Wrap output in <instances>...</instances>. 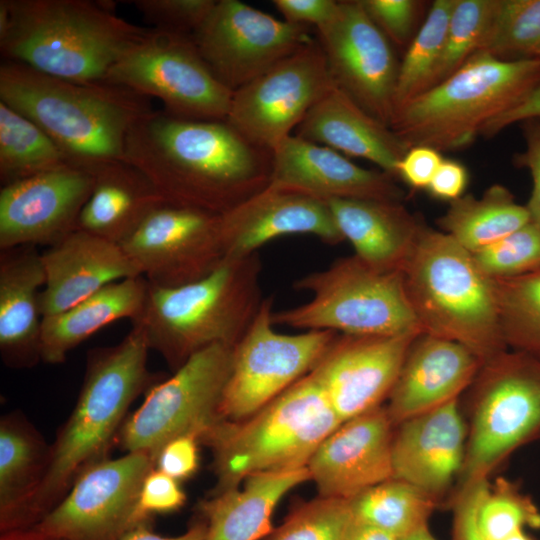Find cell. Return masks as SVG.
I'll return each mask as SVG.
<instances>
[{"mask_svg": "<svg viewBox=\"0 0 540 540\" xmlns=\"http://www.w3.org/2000/svg\"><path fill=\"white\" fill-rule=\"evenodd\" d=\"M123 161L167 203L223 215L271 182L272 151L226 121L187 120L152 110L126 137Z\"/></svg>", "mask_w": 540, "mask_h": 540, "instance_id": "obj_1", "label": "cell"}, {"mask_svg": "<svg viewBox=\"0 0 540 540\" xmlns=\"http://www.w3.org/2000/svg\"><path fill=\"white\" fill-rule=\"evenodd\" d=\"M149 350L143 330L132 324L118 344L90 351L76 405L50 447L44 476L17 531L38 522L84 470L106 458L129 406L153 386L147 368Z\"/></svg>", "mask_w": 540, "mask_h": 540, "instance_id": "obj_2", "label": "cell"}, {"mask_svg": "<svg viewBox=\"0 0 540 540\" xmlns=\"http://www.w3.org/2000/svg\"><path fill=\"white\" fill-rule=\"evenodd\" d=\"M149 99L119 85L69 81L15 61L0 65V101L44 130L71 166L90 172L123 160L128 132L153 110Z\"/></svg>", "mask_w": 540, "mask_h": 540, "instance_id": "obj_3", "label": "cell"}, {"mask_svg": "<svg viewBox=\"0 0 540 540\" xmlns=\"http://www.w3.org/2000/svg\"><path fill=\"white\" fill-rule=\"evenodd\" d=\"M115 9L112 1L1 0V54L57 78L103 82L147 31Z\"/></svg>", "mask_w": 540, "mask_h": 540, "instance_id": "obj_4", "label": "cell"}, {"mask_svg": "<svg viewBox=\"0 0 540 540\" xmlns=\"http://www.w3.org/2000/svg\"><path fill=\"white\" fill-rule=\"evenodd\" d=\"M257 252L226 257L207 276L178 287L148 283L139 326L150 350L157 351L173 371L193 354L212 345L234 347L256 317L264 298Z\"/></svg>", "mask_w": 540, "mask_h": 540, "instance_id": "obj_5", "label": "cell"}, {"mask_svg": "<svg viewBox=\"0 0 540 540\" xmlns=\"http://www.w3.org/2000/svg\"><path fill=\"white\" fill-rule=\"evenodd\" d=\"M402 270L422 333L465 346L481 364L508 350L493 278L449 235L424 223Z\"/></svg>", "mask_w": 540, "mask_h": 540, "instance_id": "obj_6", "label": "cell"}, {"mask_svg": "<svg viewBox=\"0 0 540 540\" xmlns=\"http://www.w3.org/2000/svg\"><path fill=\"white\" fill-rule=\"evenodd\" d=\"M341 424L310 373L250 417L220 418L200 439L213 455L217 482L211 495L237 488L255 473L306 467Z\"/></svg>", "mask_w": 540, "mask_h": 540, "instance_id": "obj_7", "label": "cell"}, {"mask_svg": "<svg viewBox=\"0 0 540 540\" xmlns=\"http://www.w3.org/2000/svg\"><path fill=\"white\" fill-rule=\"evenodd\" d=\"M540 85V57L502 61L474 54L450 77L398 109L389 127L409 147L456 151Z\"/></svg>", "mask_w": 540, "mask_h": 540, "instance_id": "obj_8", "label": "cell"}, {"mask_svg": "<svg viewBox=\"0 0 540 540\" xmlns=\"http://www.w3.org/2000/svg\"><path fill=\"white\" fill-rule=\"evenodd\" d=\"M293 288L309 292L310 300L273 311L274 325L361 336L422 333L403 270L377 269L354 254L297 279Z\"/></svg>", "mask_w": 540, "mask_h": 540, "instance_id": "obj_9", "label": "cell"}, {"mask_svg": "<svg viewBox=\"0 0 540 540\" xmlns=\"http://www.w3.org/2000/svg\"><path fill=\"white\" fill-rule=\"evenodd\" d=\"M469 391L468 437L457 489L488 480L515 450L540 437V360L506 350L481 364Z\"/></svg>", "mask_w": 540, "mask_h": 540, "instance_id": "obj_10", "label": "cell"}, {"mask_svg": "<svg viewBox=\"0 0 540 540\" xmlns=\"http://www.w3.org/2000/svg\"><path fill=\"white\" fill-rule=\"evenodd\" d=\"M103 82L155 97L164 112L187 120L225 121L233 95L191 36L153 28L115 62Z\"/></svg>", "mask_w": 540, "mask_h": 540, "instance_id": "obj_11", "label": "cell"}, {"mask_svg": "<svg viewBox=\"0 0 540 540\" xmlns=\"http://www.w3.org/2000/svg\"><path fill=\"white\" fill-rule=\"evenodd\" d=\"M232 346L216 344L193 354L173 375L153 384L144 401L125 418L116 442L127 452L143 451L156 459L169 440L195 434L199 441L220 418Z\"/></svg>", "mask_w": 540, "mask_h": 540, "instance_id": "obj_12", "label": "cell"}, {"mask_svg": "<svg viewBox=\"0 0 540 540\" xmlns=\"http://www.w3.org/2000/svg\"><path fill=\"white\" fill-rule=\"evenodd\" d=\"M272 298L263 303L250 327L233 348L232 366L219 414L244 420L311 372L337 332L308 330L282 334L272 322Z\"/></svg>", "mask_w": 540, "mask_h": 540, "instance_id": "obj_13", "label": "cell"}, {"mask_svg": "<svg viewBox=\"0 0 540 540\" xmlns=\"http://www.w3.org/2000/svg\"><path fill=\"white\" fill-rule=\"evenodd\" d=\"M155 468L143 451L105 458L84 470L38 522L20 531L51 540H120L134 526L142 483Z\"/></svg>", "mask_w": 540, "mask_h": 540, "instance_id": "obj_14", "label": "cell"}, {"mask_svg": "<svg viewBox=\"0 0 540 540\" xmlns=\"http://www.w3.org/2000/svg\"><path fill=\"white\" fill-rule=\"evenodd\" d=\"M333 84L322 48L313 40L234 91L225 121L272 151Z\"/></svg>", "mask_w": 540, "mask_h": 540, "instance_id": "obj_15", "label": "cell"}, {"mask_svg": "<svg viewBox=\"0 0 540 540\" xmlns=\"http://www.w3.org/2000/svg\"><path fill=\"white\" fill-rule=\"evenodd\" d=\"M191 37L215 77L233 92L314 40L308 27L238 0L216 1Z\"/></svg>", "mask_w": 540, "mask_h": 540, "instance_id": "obj_16", "label": "cell"}, {"mask_svg": "<svg viewBox=\"0 0 540 540\" xmlns=\"http://www.w3.org/2000/svg\"><path fill=\"white\" fill-rule=\"evenodd\" d=\"M120 245L149 284L165 288L195 282L226 258L221 215L167 202Z\"/></svg>", "mask_w": 540, "mask_h": 540, "instance_id": "obj_17", "label": "cell"}, {"mask_svg": "<svg viewBox=\"0 0 540 540\" xmlns=\"http://www.w3.org/2000/svg\"><path fill=\"white\" fill-rule=\"evenodd\" d=\"M317 35L333 83L389 126L400 61L361 0L339 1L336 15Z\"/></svg>", "mask_w": 540, "mask_h": 540, "instance_id": "obj_18", "label": "cell"}, {"mask_svg": "<svg viewBox=\"0 0 540 540\" xmlns=\"http://www.w3.org/2000/svg\"><path fill=\"white\" fill-rule=\"evenodd\" d=\"M93 173L65 166L1 187L0 250L52 246L78 229Z\"/></svg>", "mask_w": 540, "mask_h": 540, "instance_id": "obj_19", "label": "cell"}, {"mask_svg": "<svg viewBox=\"0 0 540 540\" xmlns=\"http://www.w3.org/2000/svg\"><path fill=\"white\" fill-rule=\"evenodd\" d=\"M419 334H337L310 374L342 423L383 405Z\"/></svg>", "mask_w": 540, "mask_h": 540, "instance_id": "obj_20", "label": "cell"}, {"mask_svg": "<svg viewBox=\"0 0 540 540\" xmlns=\"http://www.w3.org/2000/svg\"><path fill=\"white\" fill-rule=\"evenodd\" d=\"M394 429L384 405L343 422L306 466L319 496L350 500L392 478Z\"/></svg>", "mask_w": 540, "mask_h": 540, "instance_id": "obj_21", "label": "cell"}, {"mask_svg": "<svg viewBox=\"0 0 540 540\" xmlns=\"http://www.w3.org/2000/svg\"><path fill=\"white\" fill-rule=\"evenodd\" d=\"M226 257H244L281 236L308 234L336 245L344 240L328 202L297 188L270 183L221 215Z\"/></svg>", "mask_w": 540, "mask_h": 540, "instance_id": "obj_22", "label": "cell"}, {"mask_svg": "<svg viewBox=\"0 0 540 540\" xmlns=\"http://www.w3.org/2000/svg\"><path fill=\"white\" fill-rule=\"evenodd\" d=\"M458 399L401 422L393 434V478L439 503L458 479L465 459L468 426Z\"/></svg>", "mask_w": 540, "mask_h": 540, "instance_id": "obj_23", "label": "cell"}, {"mask_svg": "<svg viewBox=\"0 0 540 540\" xmlns=\"http://www.w3.org/2000/svg\"><path fill=\"white\" fill-rule=\"evenodd\" d=\"M324 200L402 202L404 191L389 174L360 167L329 147L290 135L272 150L271 182Z\"/></svg>", "mask_w": 540, "mask_h": 540, "instance_id": "obj_24", "label": "cell"}, {"mask_svg": "<svg viewBox=\"0 0 540 540\" xmlns=\"http://www.w3.org/2000/svg\"><path fill=\"white\" fill-rule=\"evenodd\" d=\"M43 317L61 313L107 285L142 276L120 244L76 229L41 253Z\"/></svg>", "mask_w": 540, "mask_h": 540, "instance_id": "obj_25", "label": "cell"}, {"mask_svg": "<svg viewBox=\"0 0 540 540\" xmlns=\"http://www.w3.org/2000/svg\"><path fill=\"white\" fill-rule=\"evenodd\" d=\"M480 366V360L465 346L419 334L410 345L385 405L394 427L458 399Z\"/></svg>", "mask_w": 540, "mask_h": 540, "instance_id": "obj_26", "label": "cell"}, {"mask_svg": "<svg viewBox=\"0 0 540 540\" xmlns=\"http://www.w3.org/2000/svg\"><path fill=\"white\" fill-rule=\"evenodd\" d=\"M294 135L368 160L396 180L399 164L409 149L389 126L368 114L335 84L313 105Z\"/></svg>", "mask_w": 540, "mask_h": 540, "instance_id": "obj_27", "label": "cell"}, {"mask_svg": "<svg viewBox=\"0 0 540 540\" xmlns=\"http://www.w3.org/2000/svg\"><path fill=\"white\" fill-rule=\"evenodd\" d=\"M45 280L36 246L0 250V353L11 368H29L41 360Z\"/></svg>", "mask_w": 540, "mask_h": 540, "instance_id": "obj_28", "label": "cell"}, {"mask_svg": "<svg viewBox=\"0 0 540 540\" xmlns=\"http://www.w3.org/2000/svg\"><path fill=\"white\" fill-rule=\"evenodd\" d=\"M336 225L355 255L381 270H402L424 222L402 202L371 199L326 200Z\"/></svg>", "mask_w": 540, "mask_h": 540, "instance_id": "obj_29", "label": "cell"}, {"mask_svg": "<svg viewBox=\"0 0 540 540\" xmlns=\"http://www.w3.org/2000/svg\"><path fill=\"white\" fill-rule=\"evenodd\" d=\"M307 480V467L259 472L246 477L242 488L210 495L198 505L207 524L205 540H263L274 529L272 515L281 498Z\"/></svg>", "mask_w": 540, "mask_h": 540, "instance_id": "obj_30", "label": "cell"}, {"mask_svg": "<svg viewBox=\"0 0 540 540\" xmlns=\"http://www.w3.org/2000/svg\"><path fill=\"white\" fill-rule=\"evenodd\" d=\"M94 183L78 219V229L121 244L148 215L166 203L153 183L136 167L108 162L91 171Z\"/></svg>", "mask_w": 540, "mask_h": 540, "instance_id": "obj_31", "label": "cell"}, {"mask_svg": "<svg viewBox=\"0 0 540 540\" xmlns=\"http://www.w3.org/2000/svg\"><path fill=\"white\" fill-rule=\"evenodd\" d=\"M148 282L143 276L111 283L71 308L43 317L41 360L59 364L88 337L108 324L141 312Z\"/></svg>", "mask_w": 540, "mask_h": 540, "instance_id": "obj_32", "label": "cell"}, {"mask_svg": "<svg viewBox=\"0 0 540 540\" xmlns=\"http://www.w3.org/2000/svg\"><path fill=\"white\" fill-rule=\"evenodd\" d=\"M50 454L44 439L20 414L0 422L1 534L17 530L22 515L39 486Z\"/></svg>", "mask_w": 540, "mask_h": 540, "instance_id": "obj_33", "label": "cell"}, {"mask_svg": "<svg viewBox=\"0 0 540 540\" xmlns=\"http://www.w3.org/2000/svg\"><path fill=\"white\" fill-rule=\"evenodd\" d=\"M531 221L525 205L501 184L488 187L481 197L464 194L449 203L437 219L440 231L470 253L480 252Z\"/></svg>", "mask_w": 540, "mask_h": 540, "instance_id": "obj_34", "label": "cell"}, {"mask_svg": "<svg viewBox=\"0 0 540 540\" xmlns=\"http://www.w3.org/2000/svg\"><path fill=\"white\" fill-rule=\"evenodd\" d=\"M65 166L67 157L32 120L0 101L2 186Z\"/></svg>", "mask_w": 540, "mask_h": 540, "instance_id": "obj_35", "label": "cell"}, {"mask_svg": "<svg viewBox=\"0 0 540 540\" xmlns=\"http://www.w3.org/2000/svg\"><path fill=\"white\" fill-rule=\"evenodd\" d=\"M355 521L401 538L428 525L439 502L419 488L390 478L349 500Z\"/></svg>", "mask_w": 540, "mask_h": 540, "instance_id": "obj_36", "label": "cell"}, {"mask_svg": "<svg viewBox=\"0 0 540 540\" xmlns=\"http://www.w3.org/2000/svg\"><path fill=\"white\" fill-rule=\"evenodd\" d=\"M454 3L455 0H435L430 5L400 61L393 114L433 86Z\"/></svg>", "mask_w": 540, "mask_h": 540, "instance_id": "obj_37", "label": "cell"}, {"mask_svg": "<svg viewBox=\"0 0 540 540\" xmlns=\"http://www.w3.org/2000/svg\"><path fill=\"white\" fill-rule=\"evenodd\" d=\"M493 280L507 348L540 360V268Z\"/></svg>", "mask_w": 540, "mask_h": 540, "instance_id": "obj_38", "label": "cell"}, {"mask_svg": "<svg viewBox=\"0 0 540 540\" xmlns=\"http://www.w3.org/2000/svg\"><path fill=\"white\" fill-rule=\"evenodd\" d=\"M540 48V0H497L479 51L502 61L536 57Z\"/></svg>", "mask_w": 540, "mask_h": 540, "instance_id": "obj_39", "label": "cell"}, {"mask_svg": "<svg viewBox=\"0 0 540 540\" xmlns=\"http://www.w3.org/2000/svg\"><path fill=\"white\" fill-rule=\"evenodd\" d=\"M496 5L497 0H455L433 86L450 77L479 52Z\"/></svg>", "mask_w": 540, "mask_h": 540, "instance_id": "obj_40", "label": "cell"}, {"mask_svg": "<svg viewBox=\"0 0 540 540\" xmlns=\"http://www.w3.org/2000/svg\"><path fill=\"white\" fill-rule=\"evenodd\" d=\"M353 522L349 500L318 495L295 503L263 540H346Z\"/></svg>", "mask_w": 540, "mask_h": 540, "instance_id": "obj_41", "label": "cell"}, {"mask_svg": "<svg viewBox=\"0 0 540 540\" xmlns=\"http://www.w3.org/2000/svg\"><path fill=\"white\" fill-rule=\"evenodd\" d=\"M478 525L487 540H504L525 527L540 529V510L516 484L501 477L482 497Z\"/></svg>", "mask_w": 540, "mask_h": 540, "instance_id": "obj_42", "label": "cell"}, {"mask_svg": "<svg viewBox=\"0 0 540 540\" xmlns=\"http://www.w3.org/2000/svg\"><path fill=\"white\" fill-rule=\"evenodd\" d=\"M472 255L479 268L491 278L514 277L534 271L540 268V227L530 221Z\"/></svg>", "mask_w": 540, "mask_h": 540, "instance_id": "obj_43", "label": "cell"}, {"mask_svg": "<svg viewBox=\"0 0 540 540\" xmlns=\"http://www.w3.org/2000/svg\"><path fill=\"white\" fill-rule=\"evenodd\" d=\"M153 29L192 36L207 18L215 0L129 1Z\"/></svg>", "mask_w": 540, "mask_h": 540, "instance_id": "obj_44", "label": "cell"}, {"mask_svg": "<svg viewBox=\"0 0 540 540\" xmlns=\"http://www.w3.org/2000/svg\"><path fill=\"white\" fill-rule=\"evenodd\" d=\"M375 25L393 46L407 49L420 27L425 2L418 0H361ZM421 26V25H420Z\"/></svg>", "mask_w": 540, "mask_h": 540, "instance_id": "obj_45", "label": "cell"}, {"mask_svg": "<svg viewBox=\"0 0 540 540\" xmlns=\"http://www.w3.org/2000/svg\"><path fill=\"white\" fill-rule=\"evenodd\" d=\"M186 502V494L179 481L153 468L145 477L138 497L136 520L140 524L152 515L179 510Z\"/></svg>", "mask_w": 540, "mask_h": 540, "instance_id": "obj_46", "label": "cell"}, {"mask_svg": "<svg viewBox=\"0 0 540 540\" xmlns=\"http://www.w3.org/2000/svg\"><path fill=\"white\" fill-rule=\"evenodd\" d=\"M489 485L481 480L457 489L451 499L452 540H487L478 525V509Z\"/></svg>", "mask_w": 540, "mask_h": 540, "instance_id": "obj_47", "label": "cell"}, {"mask_svg": "<svg viewBox=\"0 0 540 540\" xmlns=\"http://www.w3.org/2000/svg\"><path fill=\"white\" fill-rule=\"evenodd\" d=\"M199 438L195 434L177 436L163 445L155 468L180 481L189 479L199 467Z\"/></svg>", "mask_w": 540, "mask_h": 540, "instance_id": "obj_48", "label": "cell"}, {"mask_svg": "<svg viewBox=\"0 0 540 540\" xmlns=\"http://www.w3.org/2000/svg\"><path fill=\"white\" fill-rule=\"evenodd\" d=\"M525 150L514 156V164L529 170L532 192L525 205L531 222L540 227V118H531L521 123Z\"/></svg>", "mask_w": 540, "mask_h": 540, "instance_id": "obj_49", "label": "cell"}, {"mask_svg": "<svg viewBox=\"0 0 540 540\" xmlns=\"http://www.w3.org/2000/svg\"><path fill=\"white\" fill-rule=\"evenodd\" d=\"M444 158L441 152L428 146H413L407 150L398 167V179L415 190H427Z\"/></svg>", "mask_w": 540, "mask_h": 540, "instance_id": "obj_50", "label": "cell"}, {"mask_svg": "<svg viewBox=\"0 0 540 540\" xmlns=\"http://www.w3.org/2000/svg\"><path fill=\"white\" fill-rule=\"evenodd\" d=\"M272 3L284 21L316 29L328 24L339 7V1L335 0H274Z\"/></svg>", "mask_w": 540, "mask_h": 540, "instance_id": "obj_51", "label": "cell"}, {"mask_svg": "<svg viewBox=\"0 0 540 540\" xmlns=\"http://www.w3.org/2000/svg\"><path fill=\"white\" fill-rule=\"evenodd\" d=\"M469 181L466 167L459 161L444 159L429 184L428 193L449 203L462 197Z\"/></svg>", "mask_w": 540, "mask_h": 540, "instance_id": "obj_52", "label": "cell"}, {"mask_svg": "<svg viewBox=\"0 0 540 540\" xmlns=\"http://www.w3.org/2000/svg\"><path fill=\"white\" fill-rule=\"evenodd\" d=\"M531 118H540V85L513 108L488 123L481 136L492 138L507 127Z\"/></svg>", "mask_w": 540, "mask_h": 540, "instance_id": "obj_53", "label": "cell"}, {"mask_svg": "<svg viewBox=\"0 0 540 540\" xmlns=\"http://www.w3.org/2000/svg\"><path fill=\"white\" fill-rule=\"evenodd\" d=\"M148 522L134 526L120 540H205L206 537L207 524L200 516L183 534L175 537H165L154 533Z\"/></svg>", "mask_w": 540, "mask_h": 540, "instance_id": "obj_54", "label": "cell"}, {"mask_svg": "<svg viewBox=\"0 0 540 540\" xmlns=\"http://www.w3.org/2000/svg\"><path fill=\"white\" fill-rule=\"evenodd\" d=\"M346 540H403V538L354 520Z\"/></svg>", "mask_w": 540, "mask_h": 540, "instance_id": "obj_55", "label": "cell"}, {"mask_svg": "<svg viewBox=\"0 0 540 540\" xmlns=\"http://www.w3.org/2000/svg\"><path fill=\"white\" fill-rule=\"evenodd\" d=\"M403 540H437L429 530V526H423L411 534L403 537Z\"/></svg>", "mask_w": 540, "mask_h": 540, "instance_id": "obj_56", "label": "cell"}, {"mask_svg": "<svg viewBox=\"0 0 540 540\" xmlns=\"http://www.w3.org/2000/svg\"><path fill=\"white\" fill-rule=\"evenodd\" d=\"M1 540H51L32 537L21 532H10L1 534Z\"/></svg>", "mask_w": 540, "mask_h": 540, "instance_id": "obj_57", "label": "cell"}, {"mask_svg": "<svg viewBox=\"0 0 540 540\" xmlns=\"http://www.w3.org/2000/svg\"><path fill=\"white\" fill-rule=\"evenodd\" d=\"M504 540H534V539L531 538L528 534H526L524 530H519Z\"/></svg>", "mask_w": 540, "mask_h": 540, "instance_id": "obj_58", "label": "cell"}, {"mask_svg": "<svg viewBox=\"0 0 540 540\" xmlns=\"http://www.w3.org/2000/svg\"><path fill=\"white\" fill-rule=\"evenodd\" d=\"M536 57H540V48L538 49V51L536 53Z\"/></svg>", "mask_w": 540, "mask_h": 540, "instance_id": "obj_59", "label": "cell"}, {"mask_svg": "<svg viewBox=\"0 0 540 540\" xmlns=\"http://www.w3.org/2000/svg\"><path fill=\"white\" fill-rule=\"evenodd\" d=\"M539 439H540V437H539Z\"/></svg>", "mask_w": 540, "mask_h": 540, "instance_id": "obj_60", "label": "cell"}]
</instances>
